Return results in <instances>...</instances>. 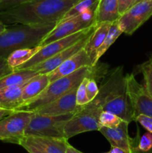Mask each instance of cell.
<instances>
[{"label": "cell", "mask_w": 152, "mask_h": 153, "mask_svg": "<svg viewBox=\"0 0 152 153\" xmlns=\"http://www.w3.org/2000/svg\"><path fill=\"white\" fill-rule=\"evenodd\" d=\"M131 153H152V149L151 150L148 151V152H142V151H140L139 149H137V146H134V147L132 148V151H131Z\"/></svg>", "instance_id": "obj_38"}, {"label": "cell", "mask_w": 152, "mask_h": 153, "mask_svg": "<svg viewBox=\"0 0 152 153\" xmlns=\"http://www.w3.org/2000/svg\"><path fill=\"white\" fill-rule=\"evenodd\" d=\"M127 92L134 111V117L140 114L152 117V97L139 83L133 74L125 75Z\"/></svg>", "instance_id": "obj_10"}, {"label": "cell", "mask_w": 152, "mask_h": 153, "mask_svg": "<svg viewBox=\"0 0 152 153\" xmlns=\"http://www.w3.org/2000/svg\"><path fill=\"white\" fill-rule=\"evenodd\" d=\"M49 83L50 81L48 74H37V76L30 79L24 85L22 88V105L40 95Z\"/></svg>", "instance_id": "obj_17"}, {"label": "cell", "mask_w": 152, "mask_h": 153, "mask_svg": "<svg viewBox=\"0 0 152 153\" xmlns=\"http://www.w3.org/2000/svg\"><path fill=\"white\" fill-rule=\"evenodd\" d=\"M77 88V87H75L52 102L38 108L32 112L38 114L50 116L75 114L80 108L76 104Z\"/></svg>", "instance_id": "obj_12"}, {"label": "cell", "mask_w": 152, "mask_h": 153, "mask_svg": "<svg viewBox=\"0 0 152 153\" xmlns=\"http://www.w3.org/2000/svg\"><path fill=\"white\" fill-rule=\"evenodd\" d=\"M79 0H34L0 11V20L7 25H49L59 22Z\"/></svg>", "instance_id": "obj_1"}, {"label": "cell", "mask_w": 152, "mask_h": 153, "mask_svg": "<svg viewBox=\"0 0 152 153\" xmlns=\"http://www.w3.org/2000/svg\"><path fill=\"white\" fill-rule=\"evenodd\" d=\"M103 153H109V152H103Z\"/></svg>", "instance_id": "obj_42"}, {"label": "cell", "mask_w": 152, "mask_h": 153, "mask_svg": "<svg viewBox=\"0 0 152 153\" xmlns=\"http://www.w3.org/2000/svg\"><path fill=\"white\" fill-rule=\"evenodd\" d=\"M24 85H14V86L1 88L0 89V108L16 110L22 103V91Z\"/></svg>", "instance_id": "obj_19"}, {"label": "cell", "mask_w": 152, "mask_h": 153, "mask_svg": "<svg viewBox=\"0 0 152 153\" xmlns=\"http://www.w3.org/2000/svg\"><path fill=\"white\" fill-rule=\"evenodd\" d=\"M66 153H83V152H81L80 151L77 150V149H75V147H73L72 145H70L69 143L68 146H67L66 152Z\"/></svg>", "instance_id": "obj_36"}, {"label": "cell", "mask_w": 152, "mask_h": 153, "mask_svg": "<svg viewBox=\"0 0 152 153\" xmlns=\"http://www.w3.org/2000/svg\"><path fill=\"white\" fill-rule=\"evenodd\" d=\"M97 7L98 4L82 12L77 16L57 22L52 31L45 37L43 41L40 43V47L44 46L45 45L52 41L59 40L63 37L78 32L81 30L89 28L92 25H96L95 18H96Z\"/></svg>", "instance_id": "obj_6"}, {"label": "cell", "mask_w": 152, "mask_h": 153, "mask_svg": "<svg viewBox=\"0 0 152 153\" xmlns=\"http://www.w3.org/2000/svg\"><path fill=\"white\" fill-rule=\"evenodd\" d=\"M1 1V0H0V1Z\"/></svg>", "instance_id": "obj_43"}, {"label": "cell", "mask_w": 152, "mask_h": 153, "mask_svg": "<svg viewBox=\"0 0 152 153\" xmlns=\"http://www.w3.org/2000/svg\"><path fill=\"white\" fill-rule=\"evenodd\" d=\"M121 15L118 10L117 0H99L96 10V24L119 20Z\"/></svg>", "instance_id": "obj_20"}, {"label": "cell", "mask_w": 152, "mask_h": 153, "mask_svg": "<svg viewBox=\"0 0 152 153\" xmlns=\"http://www.w3.org/2000/svg\"><path fill=\"white\" fill-rule=\"evenodd\" d=\"M19 145L22 146V147H23L28 153H46L44 151L42 150V149H40V148L34 146V145H32L31 143H30L29 142L27 141V140L24 138V137H22V140H20Z\"/></svg>", "instance_id": "obj_32"}, {"label": "cell", "mask_w": 152, "mask_h": 153, "mask_svg": "<svg viewBox=\"0 0 152 153\" xmlns=\"http://www.w3.org/2000/svg\"><path fill=\"white\" fill-rule=\"evenodd\" d=\"M13 71H14V70L8 65L7 58L0 57V78L12 73Z\"/></svg>", "instance_id": "obj_33"}, {"label": "cell", "mask_w": 152, "mask_h": 153, "mask_svg": "<svg viewBox=\"0 0 152 153\" xmlns=\"http://www.w3.org/2000/svg\"><path fill=\"white\" fill-rule=\"evenodd\" d=\"M40 49V46L30 48H22L16 49L8 55L7 61L8 65L13 70L22 65L27 61H29Z\"/></svg>", "instance_id": "obj_23"}, {"label": "cell", "mask_w": 152, "mask_h": 153, "mask_svg": "<svg viewBox=\"0 0 152 153\" xmlns=\"http://www.w3.org/2000/svg\"><path fill=\"white\" fill-rule=\"evenodd\" d=\"M24 138L46 153H66L69 144L65 137L24 136Z\"/></svg>", "instance_id": "obj_16"}, {"label": "cell", "mask_w": 152, "mask_h": 153, "mask_svg": "<svg viewBox=\"0 0 152 153\" xmlns=\"http://www.w3.org/2000/svg\"><path fill=\"white\" fill-rule=\"evenodd\" d=\"M152 16V0H142L131 6L119 19L125 34L131 35Z\"/></svg>", "instance_id": "obj_11"}, {"label": "cell", "mask_w": 152, "mask_h": 153, "mask_svg": "<svg viewBox=\"0 0 152 153\" xmlns=\"http://www.w3.org/2000/svg\"><path fill=\"white\" fill-rule=\"evenodd\" d=\"M129 123L122 120L116 128H107L101 126L98 131L108 140L111 147H118L128 153H131L135 145V140L131 138L128 134Z\"/></svg>", "instance_id": "obj_14"}, {"label": "cell", "mask_w": 152, "mask_h": 153, "mask_svg": "<svg viewBox=\"0 0 152 153\" xmlns=\"http://www.w3.org/2000/svg\"><path fill=\"white\" fill-rule=\"evenodd\" d=\"M90 35L91 34L77 41V43L70 46L69 47L63 50L62 52L56 54L54 56L51 57L39 64H35L28 69L37 72L39 74H48V73H51L55 69L59 67L61 64H63L64 61L71 58L72 55L78 52L80 50L83 49L85 47V45Z\"/></svg>", "instance_id": "obj_13"}, {"label": "cell", "mask_w": 152, "mask_h": 153, "mask_svg": "<svg viewBox=\"0 0 152 153\" xmlns=\"http://www.w3.org/2000/svg\"><path fill=\"white\" fill-rule=\"evenodd\" d=\"M97 25V24H96ZM96 25H92L89 28H86V29L81 30L77 33L71 34V35L66 36L65 37L59 39V40H55L48 44L45 45L44 46L40 47L38 52L29 60L25 63L22 65L19 66L15 70H25V69H28L30 67H33L35 64H39L51 57L54 56L56 54L62 52L63 50L66 49V48L69 47L70 46L73 45L74 43H77L81 39L84 38L85 37L88 36L89 34H92L95 29Z\"/></svg>", "instance_id": "obj_8"}, {"label": "cell", "mask_w": 152, "mask_h": 153, "mask_svg": "<svg viewBox=\"0 0 152 153\" xmlns=\"http://www.w3.org/2000/svg\"><path fill=\"white\" fill-rule=\"evenodd\" d=\"M109 153H128V152H125V151L123 150V149H120V148L112 147Z\"/></svg>", "instance_id": "obj_37"}, {"label": "cell", "mask_w": 152, "mask_h": 153, "mask_svg": "<svg viewBox=\"0 0 152 153\" xmlns=\"http://www.w3.org/2000/svg\"><path fill=\"white\" fill-rule=\"evenodd\" d=\"M142 1V0H134V2H133V5H134V4H135L136 3L139 2V1Z\"/></svg>", "instance_id": "obj_40"}, {"label": "cell", "mask_w": 152, "mask_h": 153, "mask_svg": "<svg viewBox=\"0 0 152 153\" xmlns=\"http://www.w3.org/2000/svg\"><path fill=\"white\" fill-rule=\"evenodd\" d=\"M137 149L142 152H148L152 149V133H145L137 143Z\"/></svg>", "instance_id": "obj_28"}, {"label": "cell", "mask_w": 152, "mask_h": 153, "mask_svg": "<svg viewBox=\"0 0 152 153\" xmlns=\"http://www.w3.org/2000/svg\"><path fill=\"white\" fill-rule=\"evenodd\" d=\"M123 120L119 116L111 112L102 111L99 117L100 127L104 126L107 128H116L122 123Z\"/></svg>", "instance_id": "obj_25"}, {"label": "cell", "mask_w": 152, "mask_h": 153, "mask_svg": "<svg viewBox=\"0 0 152 153\" xmlns=\"http://www.w3.org/2000/svg\"><path fill=\"white\" fill-rule=\"evenodd\" d=\"M33 114L32 111L16 110L0 120V140L19 145L25 136V130Z\"/></svg>", "instance_id": "obj_9"}, {"label": "cell", "mask_w": 152, "mask_h": 153, "mask_svg": "<svg viewBox=\"0 0 152 153\" xmlns=\"http://www.w3.org/2000/svg\"><path fill=\"white\" fill-rule=\"evenodd\" d=\"M16 111V110H12V109H6L3 108H0V120L3 119L5 117L11 114L13 112Z\"/></svg>", "instance_id": "obj_35"}, {"label": "cell", "mask_w": 152, "mask_h": 153, "mask_svg": "<svg viewBox=\"0 0 152 153\" xmlns=\"http://www.w3.org/2000/svg\"><path fill=\"white\" fill-rule=\"evenodd\" d=\"M149 62H150V63H151V64H152V55H151V58H150V59H149Z\"/></svg>", "instance_id": "obj_41"}, {"label": "cell", "mask_w": 152, "mask_h": 153, "mask_svg": "<svg viewBox=\"0 0 152 153\" xmlns=\"http://www.w3.org/2000/svg\"><path fill=\"white\" fill-rule=\"evenodd\" d=\"M102 73V70L100 67H97V64L92 67L86 66L81 67L68 76L59 78L50 82L40 95L24 103L16 110L33 111L38 108L52 102L74 88L77 87L84 78L90 77L97 79L104 75Z\"/></svg>", "instance_id": "obj_3"}, {"label": "cell", "mask_w": 152, "mask_h": 153, "mask_svg": "<svg viewBox=\"0 0 152 153\" xmlns=\"http://www.w3.org/2000/svg\"><path fill=\"white\" fill-rule=\"evenodd\" d=\"M135 121L138 122L148 131L152 133V117L146 115L140 114L136 117Z\"/></svg>", "instance_id": "obj_31"}, {"label": "cell", "mask_w": 152, "mask_h": 153, "mask_svg": "<svg viewBox=\"0 0 152 153\" xmlns=\"http://www.w3.org/2000/svg\"><path fill=\"white\" fill-rule=\"evenodd\" d=\"M74 114L50 116L33 112L25 130V136L31 137H65L64 126ZM66 138V137H65Z\"/></svg>", "instance_id": "obj_7"}, {"label": "cell", "mask_w": 152, "mask_h": 153, "mask_svg": "<svg viewBox=\"0 0 152 153\" xmlns=\"http://www.w3.org/2000/svg\"><path fill=\"white\" fill-rule=\"evenodd\" d=\"M99 92V87L96 82V79L89 78L86 85V95L89 102L95 100Z\"/></svg>", "instance_id": "obj_29"}, {"label": "cell", "mask_w": 152, "mask_h": 153, "mask_svg": "<svg viewBox=\"0 0 152 153\" xmlns=\"http://www.w3.org/2000/svg\"><path fill=\"white\" fill-rule=\"evenodd\" d=\"M98 1L99 0H79L65 13V15L60 21L66 20V19H68L75 16H77L82 12L98 4Z\"/></svg>", "instance_id": "obj_24"}, {"label": "cell", "mask_w": 152, "mask_h": 153, "mask_svg": "<svg viewBox=\"0 0 152 153\" xmlns=\"http://www.w3.org/2000/svg\"><path fill=\"white\" fill-rule=\"evenodd\" d=\"M95 100L102 111L111 112L130 123L135 121L134 111L127 92L125 75L122 67H117L105 75Z\"/></svg>", "instance_id": "obj_2"}, {"label": "cell", "mask_w": 152, "mask_h": 153, "mask_svg": "<svg viewBox=\"0 0 152 153\" xmlns=\"http://www.w3.org/2000/svg\"><path fill=\"white\" fill-rule=\"evenodd\" d=\"M112 23L113 22H104L97 24L93 32L89 36L85 45L84 49L86 53L89 55L92 61H93L97 49L101 46L105 37H107Z\"/></svg>", "instance_id": "obj_18"}, {"label": "cell", "mask_w": 152, "mask_h": 153, "mask_svg": "<svg viewBox=\"0 0 152 153\" xmlns=\"http://www.w3.org/2000/svg\"><path fill=\"white\" fill-rule=\"evenodd\" d=\"M86 66L92 67V61L83 48V49L72 55L71 58L64 61L53 71L48 73L49 81L52 82L59 78L68 76L81 67H86Z\"/></svg>", "instance_id": "obj_15"}, {"label": "cell", "mask_w": 152, "mask_h": 153, "mask_svg": "<svg viewBox=\"0 0 152 153\" xmlns=\"http://www.w3.org/2000/svg\"><path fill=\"white\" fill-rule=\"evenodd\" d=\"M6 28H7V25H6L5 24L3 23V22L0 20V34H1V32H3V31L6 29Z\"/></svg>", "instance_id": "obj_39"}, {"label": "cell", "mask_w": 152, "mask_h": 153, "mask_svg": "<svg viewBox=\"0 0 152 153\" xmlns=\"http://www.w3.org/2000/svg\"><path fill=\"white\" fill-rule=\"evenodd\" d=\"M139 71L144 78V87L152 97V64L149 61L144 63L139 66Z\"/></svg>", "instance_id": "obj_26"}, {"label": "cell", "mask_w": 152, "mask_h": 153, "mask_svg": "<svg viewBox=\"0 0 152 153\" xmlns=\"http://www.w3.org/2000/svg\"><path fill=\"white\" fill-rule=\"evenodd\" d=\"M101 112V106L94 101L81 106L66 123L64 126L66 138L69 140L81 133L98 131L100 128L99 117Z\"/></svg>", "instance_id": "obj_5"}, {"label": "cell", "mask_w": 152, "mask_h": 153, "mask_svg": "<svg viewBox=\"0 0 152 153\" xmlns=\"http://www.w3.org/2000/svg\"><path fill=\"white\" fill-rule=\"evenodd\" d=\"M89 78L90 77L84 78L77 86V92H76V104L80 107L89 102L86 95V85Z\"/></svg>", "instance_id": "obj_27"}, {"label": "cell", "mask_w": 152, "mask_h": 153, "mask_svg": "<svg viewBox=\"0 0 152 153\" xmlns=\"http://www.w3.org/2000/svg\"><path fill=\"white\" fill-rule=\"evenodd\" d=\"M34 0H1L0 1V11L12 8L25 3L30 2Z\"/></svg>", "instance_id": "obj_30"}, {"label": "cell", "mask_w": 152, "mask_h": 153, "mask_svg": "<svg viewBox=\"0 0 152 153\" xmlns=\"http://www.w3.org/2000/svg\"><path fill=\"white\" fill-rule=\"evenodd\" d=\"M118 10L119 14L122 16L125 12H126L131 6L133 5L134 0H117Z\"/></svg>", "instance_id": "obj_34"}, {"label": "cell", "mask_w": 152, "mask_h": 153, "mask_svg": "<svg viewBox=\"0 0 152 153\" xmlns=\"http://www.w3.org/2000/svg\"><path fill=\"white\" fill-rule=\"evenodd\" d=\"M57 23L49 25H22L6 28L0 34V57L7 58L13 51L40 46Z\"/></svg>", "instance_id": "obj_4"}, {"label": "cell", "mask_w": 152, "mask_h": 153, "mask_svg": "<svg viewBox=\"0 0 152 153\" xmlns=\"http://www.w3.org/2000/svg\"><path fill=\"white\" fill-rule=\"evenodd\" d=\"M122 33H124L123 29L122 28L121 25H119V22L118 21L113 22L112 23L110 30H109L107 37H105L103 43H101V45L98 47L96 52H95V57H94L93 61H92V66H95L96 64H98V62L99 61L101 56L108 50L109 48L114 43V42L117 40L118 37Z\"/></svg>", "instance_id": "obj_22"}, {"label": "cell", "mask_w": 152, "mask_h": 153, "mask_svg": "<svg viewBox=\"0 0 152 153\" xmlns=\"http://www.w3.org/2000/svg\"><path fill=\"white\" fill-rule=\"evenodd\" d=\"M37 74H39L37 72L31 69L15 70L12 73L0 78V89L6 87L24 85Z\"/></svg>", "instance_id": "obj_21"}]
</instances>
